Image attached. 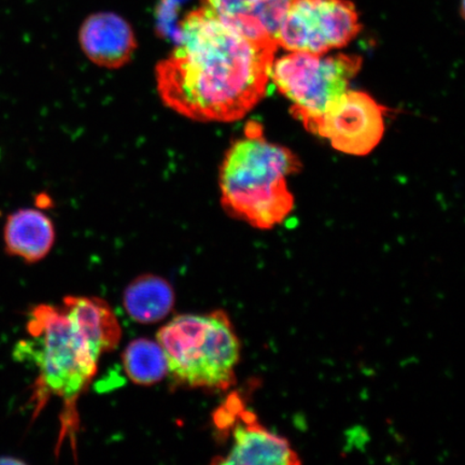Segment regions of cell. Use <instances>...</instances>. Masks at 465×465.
Masks as SVG:
<instances>
[{
  "label": "cell",
  "mask_w": 465,
  "mask_h": 465,
  "mask_svg": "<svg viewBox=\"0 0 465 465\" xmlns=\"http://www.w3.org/2000/svg\"><path fill=\"white\" fill-rule=\"evenodd\" d=\"M276 51L250 42L205 7L192 11L172 54L156 66L159 94L192 120H240L266 95Z\"/></svg>",
  "instance_id": "6da1fadb"
},
{
  "label": "cell",
  "mask_w": 465,
  "mask_h": 465,
  "mask_svg": "<svg viewBox=\"0 0 465 465\" xmlns=\"http://www.w3.org/2000/svg\"><path fill=\"white\" fill-rule=\"evenodd\" d=\"M300 170L298 156L267 141L261 126L252 122L245 136L226 151L221 166L219 184L225 211L255 229L274 228L293 211L287 179Z\"/></svg>",
  "instance_id": "7a4b0ae2"
},
{
  "label": "cell",
  "mask_w": 465,
  "mask_h": 465,
  "mask_svg": "<svg viewBox=\"0 0 465 465\" xmlns=\"http://www.w3.org/2000/svg\"><path fill=\"white\" fill-rule=\"evenodd\" d=\"M29 339L16 345L15 357L33 362L38 371V406L49 395L63 400L72 411L94 378L98 358L65 312L50 305H38L27 322Z\"/></svg>",
  "instance_id": "3957f363"
},
{
  "label": "cell",
  "mask_w": 465,
  "mask_h": 465,
  "mask_svg": "<svg viewBox=\"0 0 465 465\" xmlns=\"http://www.w3.org/2000/svg\"><path fill=\"white\" fill-rule=\"evenodd\" d=\"M156 339L174 385L224 391L236 382L242 345L225 312L174 317Z\"/></svg>",
  "instance_id": "277c9868"
},
{
  "label": "cell",
  "mask_w": 465,
  "mask_h": 465,
  "mask_svg": "<svg viewBox=\"0 0 465 465\" xmlns=\"http://www.w3.org/2000/svg\"><path fill=\"white\" fill-rule=\"evenodd\" d=\"M357 55L332 56L289 52L274 60L271 80L292 104L291 113L310 131L327 110L348 91L361 69Z\"/></svg>",
  "instance_id": "5b68a950"
},
{
  "label": "cell",
  "mask_w": 465,
  "mask_h": 465,
  "mask_svg": "<svg viewBox=\"0 0 465 465\" xmlns=\"http://www.w3.org/2000/svg\"><path fill=\"white\" fill-rule=\"evenodd\" d=\"M360 31L358 11L349 0H293L277 44L288 52L323 55L344 48Z\"/></svg>",
  "instance_id": "8992f818"
},
{
  "label": "cell",
  "mask_w": 465,
  "mask_h": 465,
  "mask_svg": "<svg viewBox=\"0 0 465 465\" xmlns=\"http://www.w3.org/2000/svg\"><path fill=\"white\" fill-rule=\"evenodd\" d=\"M221 431L232 429V444L217 464L296 465L301 459L290 441L262 424L252 411L243 409L238 395H231L214 415Z\"/></svg>",
  "instance_id": "52a82bcc"
},
{
  "label": "cell",
  "mask_w": 465,
  "mask_h": 465,
  "mask_svg": "<svg viewBox=\"0 0 465 465\" xmlns=\"http://www.w3.org/2000/svg\"><path fill=\"white\" fill-rule=\"evenodd\" d=\"M386 108L363 92L347 91L322 115L311 133L329 139L342 153L368 155L385 133Z\"/></svg>",
  "instance_id": "ba28073f"
},
{
  "label": "cell",
  "mask_w": 465,
  "mask_h": 465,
  "mask_svg": "<svg viewBox=\"0 0 465 465\" xmlns=\"http://www.w3.org/2000/svg\"><path fill=\"white\" fill-rule=\"evenodd\" d=\"M79 40L85 55L96 65L120 68L129 63L137 44L133 29L114 14H97L86 19Z\"/></svg>",
  "instance_id": "9c48e42d"
},
{
  "label": "cell",
  "mask_w": 465,
  "mask_h": 465,
  "mask_svg": "<svg viewBox=\"0 0 465 465\" xmlns=\"http://www.w3.org/2000/svg\"><path fill=\"white\" fill-rule=\"evenodd\" d=\"M55 241L54 223L43 212L22 208L10 213L4 226L5 252L37 263L48 255Z\"/></svg>",
  "instance_id": "30bf717a"
},
{
  "label": "cell",
  "mask_w": 465,
  "mask_h": 465,
  "mask_svg": "<svg viewBox=\"0 0 465 465\" xmlns=\"http://www.w3.org/2000/svg\"><path fill=\"white\" fill-rule=\"evenodd\" d=\"M63 311L83 334L92 351L100 359L103 353L118 347L122 330L112 308L97 298L67 296Z\"/></svg>",
  "instance_id": "8fae6325"
},
{
  "label": "cell",
  "mask_w": 465,
  "mask_h": 465,
  "mask_svg": "<svg viewBox=\"0 0 465 465\" xmlns=\"http://www.w3.org/2000/svg\"><path fill=\"white\" fill-rule=\"evenodd\" d=\"M124 304L129 316L139 323H154L170 315L174 304L171 283L155 275L138 277L126 288Z\"/></svg>",
  "instance_id": "7c38bea8"
},
{
  "label": "cell",
  "mask_w": 465,
  "mask_h": 465,
  "mask_svg": "<svg viewBox=\"0 0 465 465\" xmlns=\"http://www.w3.org/2000/svg\"><path fill=\"white\" fill-rule=\"evenodd\" d=\"M122 360H124L127 376L137 385H154L167 374L164 351L159 342L153 341L147 339L133 341L126 347Z\"/></svg>",
  "instance_id": "4fadbf2b"
},
{
  "label": "cell",
  "mask_w": 465,
  "mask_h": 465,
  "mask_svg": "<svg viewBox=\"0 0 465 465\" xmlns=\"http://www.w3.org/2000/svg\"><path fill=\"white\" fill-rule=\"evenodd\" d=\"M203 7L211 11L224 25L235 29L237 33L254 44L278 49L264 37L255 22L260 0H203Z\"/></svg>",
  "instance_id": "5bb4252c"
}]
</instances>
